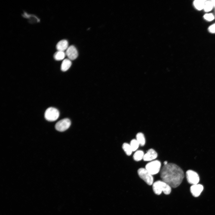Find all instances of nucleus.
Here are the masks:
<instances>
[{"instance_id": "f257e3e1", "label": "nucleus", "mask_w": 215, "mask_h": 215, "mask_svg": "<svg viewBox=\"0 0 215 215\" xmlns=\"http://www.w3.org/2000/svg\"><path fill=\"white\" fill-rule=\"evenodd\" d=\"M162 180L170 187L176 188L182 183L184 177L182 170L176 165L169 163L164 165L160 171Z\"/></svg>"}, {"instance_id": "f03ea898", "label": "nucleus", "mask_w": 215, "mask_h": 215, "mask_svg": "<svg viewBox=\"0 0 215 215\" xmlns=\"http://www.w3.org/2000/svg\"><path fill=\"white\" fill-rule=\"evenodd\" d=\"M153 190L154 193L157 195H160L162 192L166 195L170 194L171 192V187L164 182L158 180L153 184Z\"/></svg>"}, {"instance_id": "7ed1b4c3", "label": "nucleus", "mask_w": 215, "mask_h": 215, "mask_svg": "<svg viewBox=\"0 0 215 215\" xmlns=\"http://www.w3.org/2000/svg\"><path fill=\"white\" fill-rule=\"evenodd\" d=\"M138 175L148 185H151L153 184V178L152 175L144 168H140L137 171Z\"/></svg>"}, {"instance_id": "20e7f679", "label": "nucleus", "mask_w": 215, "mask_h": 215, "mask_svg": "<svg viewBox=\"0 0 215 215\" xmlns=\"http://www.w3.org/2000/svg\"><path fill=\"white\" fill-rule=\"evenodd\" d=\"M161 167V162L159 160H154L148 163L145 165V168L153 175L159 172Z\"/></svg>"}, {"instance_id": "39448f33", "label": "nucleus", "mask_w": 215, "mask_h": 215, "mask_svg": "<svg viewBox=\"0 0 215 215\" xmlns=\"http://www.w3.org/2000/svg\"><path fill=\"white\" fill-rule=\"evenodd\" d=\"M59 116V111L53 107H49L46 110L44 114L45 119L49 121H54L57 120Z\"/></svg>"}, {"instance_id": "423d86ee", "label": "nucleus", "mask_w": 215, "mask_h": 215, "mask_svg": "<svg viewBox=\"0 0 215 215\" xmlns=\"http://www.w3.org/2000/svg\"><path fill=\"white\" fill-rule=\"evenodd\" d=\"M186 177L188 182L190 184H197L199 182V176L196 172L193 171H187L186 172Z\"/></svg>"}, {"instance_id": "0eeeda50", "label": "nucleus", "mask_w": 215, "mask_h": 215, "mask_svg": "<svg viewBox=\"0 0 215 215\" xmlns=\"http://www.w3.org/2000/svg\"><path fill=\"white\" fill-rule=\"evenodd\" d=\"M71 121L68 118H65L59 121L56 124L55 127L56 129L59 131H64L70 127Z\"/></svg>"}, {"instance_id": "6e6552de", "label": "nucleus", "mask_w": 215, "mask_h": 215, "mask_svg": "<svg viewBox=\"0 0 215 215\" xmlns=\"http://www.w3.org/2000/svg\"><path fill=\"white\" fill-rule=\"evenodd\" d=\"M66 55L70 60L76 59L78 56L77 50L76 47L73 45L69 46L66 50Z\"/></svg>"}, {"instance_id": "1a4fd4ad", "label": "nucleus", "mask_w": 215, "mask_h": 215, "mask_svg": "<svg viewBox=\"0 0 215 215\" xmlns=\"http://www.w3.org/2000/svg\"><path fill=\"white\" fill-rule=\"evenodd\" d=\"M157 156V153L155 150L150 149L144 154L143 159L145 161H151L156 159Z\"/></svg>"}, {"instance_id": "9d476101", "label": "nucleus", "mask_w": 215, "mask_h": 215, "mask_svg": "<svg viewBox=\"0 0 215 215\" xmlns=\"http://www.w3.org/2000/svg\"><path fill=\"white\" fill-rule=\"evenodd\" d=\"M203 189V186L198 184L193 185L190 188L191 193L193 196L195 197L199 196Z\"/></svg>"}, {"instance_id": "9b49d317", "label": "nucleus", "mask_w": 215, "mask_h": 215, "mask_svg": "<svg viewBox=\"0 0 215 215\" xmlns=\"http://www.w3.org/2000/svg\"><path fill=\"white\" fill-rule=\"evenodd\" d=\"M68 45V41L65 39L59 41L56 45V48L58 51H64L67 49Z\"/></svg>"}, {"instance_id": "f8f14e48", "label": "nucleus", "mask_w": 215, "mask_h": 215, "mask_svg": "<svg viewBox=\"0 0 215 215\" xmlns=\"http://www.w3.org/2000/svg\"><path fill=\"white\" fill-rule=\"evenodd\" d=\"M71 64V62L69 59H64L61 65V70L63 71H66L70 68Z\"/></svg>"}, {"instance_id": "ddd939ff", "label": "nucleus", "mask_w": 215, "mask_h": 215, "mask_svg": "<svg viewBox=\"0 0 215 215\" xmlns=\"http://www.w3.org/2000/svg\"><path fill=\"white\" fill-rule=\"evenodd\" d=\"M144 153V152L140 150H137L136 151L133 156L134 160L136 161H139L143 159Z\"/></svg>"}, {"instance_id": "4468645a", "label": "nucleus", "mask_w": 215, "mask_h": 215, "mask_svg": "<svg viewBox=\"0 0 215 215\" xmlns=\"http://www.w3.org/2000/svg\"><path fill=\"white\" fill-rule=\"evenodd\" d=\"M136 140L139 145L143 146L145 144V139L144 134L141 132L138 133L136 136Z\"/></svg>"}, {"instance_id": "2eb2a0df", "label": "nucleus", "mask_w": 215, "mask_h": 215, "mask_svg": "<svg viewBox=\"0 0 215 215\" xmlns=\"http://www.w3.org/2000/svg\"><path fill=\"white\" fill-rule=\"evenodd\" d=\"M205 1V0H196L194 1V4L197 10H201L203 9Z\"/></svg>"}, {"instance_id": "dca6fc26", "label": "nucleus", "mask_w": 215, "mask_h": 215, "mask_svg": "<svg viewBox=\"0 0 215 215\" xmlns=\"http://www.w3.org/2000/svg\"><path fill=\"white\" fill-rule=\"evenodd\" d=\"M65 55V53L64 52L58 51L54 53L53 57L56 60L60 61L63 59Z\"/></svg>"}, {"instance_id": "f3484780", "label": "nucleus", "mask_w": 215, "mask_h": 215, "mask_svg": "<svg viewBox=\"0 0 215 215\" xmlns=\"http://www.w3.org/2000/svg\"><path fill=\"white\" fill-rule=\"evenodd\" d=\"M122 148L127 155L130 156L131 155L133 151L130 144L127 143H124Z\"/></svg>"}, {"instance_id": "a211bd4d", "label": "nucleus", "mask_w": 215, "mask_h": 215, "mask_svg": "<svg viewBox=\"0 0 215 215\" xmlns=\"http://www.w3.org/2000/svg\"><path fill=\"white\" fill-rule=\"evenodd\" d=\"M213 7L211 1H205L203 9L205 12H209L212 9Z\"/></svg>"}, {"instance_id": "6ab92c4d", "label": "nucleus", "mask_w": 215, "mask_h": 215, "mask_svg": "<svg viewBox=\"0 0 215 215\" xmlns=\"http://www.w3.org/2000/svg\"><path fill=\"white\" fill-rule=\"evenodd\" d=\"M130 145L133 151L136 150L139 145L138 141L135 139H133L130 141Z\"/></svg>"}, {"instance_id": "aec40b11", "label": "nucleus", "mask_w": 215, "mask_h": 215, "mask_svg": "<svg viewBox=\"0 0 215 215\" xmlns=\"http://www.w3.org/2000/svg\"><path fill=\"white\" fill-rule=\"evenodd\" d=\"M204 18L206 20L210 21L214 19V16L211 13H208L205 15L204 16Z\"/></svg>"}, {"instance_id": "412c9836", "label": "nucleus", "mask_w": 215, "mask_h": 215, "mask_svg": "<svg viewBox=\"0 0 215 215\" xmlns=\"http://www.w3.org/2000/svg\"><path fill=\"white\" fill-rule=\"evenodd\" d=\"M208 31L212 33H215V24L210 26L208 28Z\"/></svg>"}, {"instance_id": "4be33fe9", "label": "nucleus", "mask_w": 215, "mask_h": 215, "mask_svg": "<svg viewBox=\"0 0 215 215\" xmlns=\"http://www.w3.org/2000/svg\"><path fill=\"white\" fill-rule=\"evenodd\" d=\"M211 1L213 4V6L215 7V0H212Z\"/></svg>"}, {"instance_id": "5701e85b", "label": "nucleus", "mask_w": 215, "mask_h": 215, "mask_svg": "<svg viewBox=\"0 0 215 215\" xmlns=\"http://www.w3.org/2000/svg\"><path fill=\"white\" fill-rule=\"evenodd\" d=\"M163 163H164V165H167V164H168V162H167V161H165Z\"/></svg>"}]
</instances>
